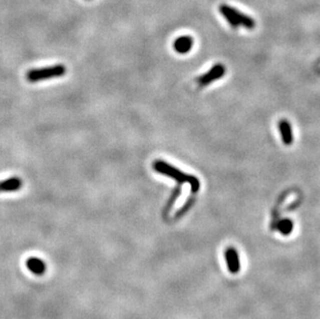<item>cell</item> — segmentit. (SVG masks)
Returning <instances> with one entry per match:
<instances>
[{
  "label": "cell",
  "mask_w": 320,
  "mask_h": 319,
  "mask_svg": "<svg viewBox=\"0 0 320 319\" xmlns=\"http://www.w3.org/2000/svg\"><path fill=\"white\" fill-rule=\"evenodd\" d=\"M22 180L16 176L0 180V193H11L19 191L22 188Z\"/></svg>",
  "instance_id": "cell-5"
},
{
  "label": "cell",
  "mask_w": 320,
  "mask_h": 319,
  "mask_svg": "<svg viewBox=\"0 0 320 319\" xmlns=\"http://www.w3.org/2000/svg\"><path fill=\"white\" fill-rule=\"evenodd\" d=\"M220 13L223 15L226 21L231 25L232 28H237L239 26L245 27L247 29H253L255 27V21L247 15L242 14L236 9L229 7L227 5H221L219 7Z\"/></svg>",
  "instance_id": "cell-3"
},
{
  "label": "cell",
  "mask_w": 320,
  "mask_h": 319,
  "mask_svg": "<svg viewBox=\"0 0 320 319\" xmlns=\"http://www.w3.org/2000/svg\"><path fill=\"white\" fill-rule=\"evenodd\" d=\"M193 39L189 36H184V37H179L178 39L175 40L174 42V49L177 53L180 54H186L188 52H190V50L193 47Z\"/></svg>",
  "instance_id": "cell-6"
},
{
  "label": "cell",
  "mask_w": 320,
  "mask_h": 319,
  "mask_svg": "<svg viewBox=\"0 0 320 319\" xmlns=\"http://www.w3.org/2000/svg\"><path fill=\"white\" fill-rule=\"evenodd\" d=\"M67 73V68L64 65H55L51 67H44L41 69H33L26 73V79L30 83L60 78Z\"/></svg>",
  "instance_id": "cell-2"
},
{
  "label": "cell",
  "mask_w": 320,
  "mask_h": 319,
  "mask_svg": "<svg viewBox=\"0 0 320 319\" xmlns=\"http://www.w3.org/2000/svg\"><path fill=\"white\" fill-rule=\"evenodd\" d=\"M225 74V67L223 65H216L215 67H212L210 71L204 75H202L200 78H198V83L201 86L208 85L212 81H216L220 78H222Z\"/></svg>",
  "instance_id": "cell-4"
},
{
  "label": "cell",
  "mask_w": 320,
  "mask_h": 319,
  "mask_svg": "<svg viewBox=\"0 0 320 319\" xmlns=\"http://www.w3.org/2000/svg\"><path fill=\"white\" fill-rule=\"evenodd\" d=\"M279 130L282 136V140L285 145H291L293 142V136H292V130L291 126L289 124V121L282 119L279 121Z\"/></svg>",
  "instance_id": "cell-7"
},
{
  "label": "cell",
  "mask_w": 320,
  "mask_h": 319,
  "mask_svg": "<svg viewBox=\"0 0 320 319\" xmlns=\"http://www.w3.org/2000/svg\"><path fill=\"white\" fill-rule=\"evenodd\" d=\"M152 167H154V170L157 171L158 173H161L163 175L171 177L172 179L176 180V182L179 186H181L184 182H189V184L191 185V190L193 193H197L198 191H199L200 181L194 175L184 173L182 171L176 169L175 167L169 165L168 163H166L162 160L155 161L154 164H152Z\"/></svg>",
  "instance_id": "cell-1"
},
{
  "label": "cell",
  "mask_w": 320,
  "mask_h": 319,
  "mask_svg": "<svg viewBox=\"0 0 320 319\" xmlns=\"http://www.w3.org/2000/svg\"><path fill=\"white\" fill-rule=\"evenodd\" d=\"M226 258L228 265H229V269L232 272H237L239 270V260L236 252L233 248H229L226 252Z\"/></svg>",
  "instance_id": "cell-9"
},
{
  "label": "cell",
  "mask_w": 320,
  "mask_h": 319,
  "mask_svg": "<svg viewBox=\"0 0 320 319\" xmlns=\"http://www.w3.org/2000/svg\"><path fill=\"white\" fill-rule=\"evenodd\" d=\"M27 268L34 272L37 276H42L46 271V264L45 262L38 257H29L26 260Z\"/></svg>",
  "instance_id": "cell-8"
},
{
  "label": "cell",
  "mask_w": 320,
  "mask_h": 319,
  "mask_svg": "<svg viewBox=\"0 0 320 319\" xmlns=\"http://www.w3.org/2000/svg\"><path fill=\"white\" fill-rule=\"evenodd\" d=\"M293 228V224L290 220H283L279 224V229L283 234H289Z\"/></svg>",
  "instance_id": "cell-10"
}]
</instances>
